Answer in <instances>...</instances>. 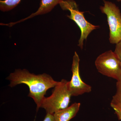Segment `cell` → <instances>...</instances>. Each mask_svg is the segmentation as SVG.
<instances>
[{
  "label": "cell",
  "instance_id": "cell-1",
  "mask_svg": "<svg viewBox=\"0 0 121 121\" xmlns=\"http://www.w3.org/2000/svg\"><path fill=\"white\" fill-rule=\"evenodd\" d=\"M7 79L10 81L9 86L11 87L21 84H26L29 87L28 96L35 101L37 111L40 108L47 91L55 87L59 82L48 74L35 75L26 69H16Z\"/></svg>",
  "mask_w": 121,
  "mask_h": 121
},
{
  "label": "cell",
  "instance_id": "cell-2",
  "mask_svg": "<svg viewBox=\"0 0 121 121\" xmlns=\"http://www.w3.org/2000/svg\"><path fill=\"white\" fill-rule=\"evenodd\" d=\"M69 81L62 79L55 87L51 95L44 98L40 108L47 113L53 114L58 111L68 107L72 95L69 90Z\"/></svg>",
  "mask_w": 121,
  "mask_h": 121
},
{
  "label": "cell",
  "instance_id": "cell-3",
  "mask_svg": "<svg viewBox=\"0 0 121 121\" xmlns=\"http://www.w3.org/2000/svg\"><path fill=\"white\" fill-rule=\"evenodd\" d=\"M59 5L63 10L70 12V14L67 15V17L73 21L80 28L81 35L78 46L82 49L84 40H86L92 31L99 28V26L94 25L86 20L84 17V12L79 11L78 4L73 0H63Z\"/></svg>",
  "mask_w": 121,
  "mask_h": 121
},
{
  "label": "cell",
  "instance_id": "cell-4",
  "mask_svg": "<svg viewBox=\"0 0 121 121\" xmlns=\"http://www.w3.org/2000/svg\"><path fill=\"white\" fill-rule=\"evenodd\" d=\"M104 5L101 6L102 13L107 17L109 28V40L112 44H117L121 41V13L115 4L103 0Z\"/></svg>",
  "mask_w": 121,
  "mask_h": 121
},
{
  "label": "cell",
  "instance_id": "cell-5",
  "mask_svg": "<svg viewBox=\"0 0 121 121\" xmlns=\"http://www.w3.org/2000/svg\"><path fill=\"white\" fill-rule=\"evenodd\" d=\"M95 65L100 73L117 81L121 79V66L118 58L111 50L101 54L96 59Z\"/></svg>",
  "mask_w": 121,
  "mask_h": 121
},
{
  "label": "cell",
  "instance_id": "cell-6",
  "mask_svg": "<svg viewBox=\"0 0 121 121\" xmlns=\"http://www.w3.org/2000/svg\"><path fill=\"white\" fill-rule=\"evenodd\" d=\"M80 59L78 53L75 52L73 56L71 70L72 75L71 80L69 81V90L72 96H78L84 93H89L91 91V87L84 83L81 79L79 72Z\"/></svg>",
  "mask_w": 121,
  "mask_h": 121
},
{
  "label": "cell",
  "instance_id": "cell-7",
  "mask_svg": "<svg viewBox=\"0 0 121 121\" xmlns=\"http://www.w3.org/2000/svg\"><path fill=\"white\" fill-rule=\"evenodd\" d=\"M63 0H41L39 9L35 12L32 13L26 18L20 20L19 21L13 22L8 24L9 26L11 27L14 25L23 22L26 20L30 19L37 15H43L51 12L58 4H59Z\"/></svg>",
  "mask_w": 121,
  "mask_h": 121
},
{
  "label": "cell",
  "instance_id": "cell-8",
  "mask_svg": "<svg viewBox=\"0 0 121 121\" xmlns=\"http://www.w3.org/2000/svg\"><path fill=\"white\" fill-rule=\"evenodd\" d=\"M80 106L79 103H75L67 108L53 114L55 121H69L75 117Z\"/></svg>",
  "mask_w": 121,
  "mask_h": 121
},
{
  "label": "cell",
  "instance_id": "cell-9",
  "mask_svg": "<svg viewBox=\"0 0 121 121\" xmlns=\"http://www.w3.org/2000/svg\"><path fill=\"white\" fill-rule=\"evenodd\" d=\"M21 0H3L0 1V9L2 12L10 11L16 7Z\"/></svg>",
  "mask_w": 121,
  "mask_h": 121
},
{
  "label": "cell",
  "instance_id": "cell-10",
  "mask_svg": "<svg viewBox=\"0 0 121 121\" xmlns=\"http://www.w3.org/2000/svg\"><path fill=\"white\" fill-rule=\"evenodd\" d=\"M111 103L121 104V79L117 81V92L113 96Z\"/></svg>",
  "mask_w": 121,
  "mask_h": 121
},
{
  "label": "cell",
  "instance_id": "cell-11",
  "mask_svg": "<svg viewBox=\"0 0 121 121\" xmlns=\"http://www.w3.org/2000/svg\"><path fill=\"white\" fill-rule=\"evenodd\" d=\"M110 105L114 110L118 119L121 121V104L111 103Z\"/></svg>",
  "mask_w": 121,
  "mask_h": 121
},
{
  "label": "cell",
  "instance_id": "cell-12",
  "mask_svg": "<svg viewBox=\"0 0 121 121\" xmlns=\"http://www.w3.org/2000/svg\"><path fill=\"white\" fill-rule=\"evenodd\" d=\"M114 52L119 59L121 66V41L117 44Z\"/></svg>",
  "mask_w": 121,
  "mask_h": 121
},
{
  "label": "cell",
  "instance_id": "cell-13",
  "mask_svg": "<svg viewBox=\"0 0 121 121\" xmlns=\"http://www.w3.org/2000/svg\"><path fill=\"white\" fill-rule=\"evenodd\" d=\"M43 121H55L53 114L47 113Z\"/></svg>",
  "mask_w": 121,
  "mask_h": 121
},
{
  "label": "cell",
  "instance_id": "cell-14",
  "mask_svg": "<svg viewBox=\"0 0 121 121\" xmlns=\"http://www.w3.org/2000/svg\"><path fill=\"white\" fill-rule=\"evenodd\" d=\"M118 2H121V0H117Z\"/></svg>",
  "mask_w": 121,
  "mask_h": 121
}]
</instances>
